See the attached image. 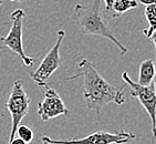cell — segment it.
<instances>
[{"label": "cell", "instance_id": "20", "mask_svg": "<svg viewBox=\"0 0 156 144\" xmlns=\"http://www.w3.org/2000/svg\"><path fill=\"white\" fill-rule=\"evenodd\" d=\"M1 49H3V45H0V50H1Z\"/></svg>", "mask_w": 156, "mask_h": 144}, {"label": "cell", "instance_id": "9", "mask_svg": "<svg viewBox=\"0 0 156 144\" xmlns=\"http://www.w3.org/2000/svg\"><path fill=\"white\" fill-rule=\"evenodd\" d=\"M155 75V63L153 59L144 60L140 66L138 72V83L141 85H150L153 83Z\"/></svg>", "mask_w": 156, "mask_h": 144}, {"label": "cell", "instance_id": "6", "mask_svg": "<svg viewBox=\"0 0 156 144\" xmlns=\"http://www.w3.org/2000/svg\"><path fill=\"white\" fill-rule=\"evenodd\" d=\"M26 19V13L22 9H17L12 12L10 16L11 20V28L6 37L0 38V41L2 42L3 47L9 48L12 52L18 54L21 58L26 67H31L34 63L31 57H28L24 53L23 42H22V30H23V21Z\"/></svg>", "mask_w": 156, "mask_h": 144}, {"label": "cell", "instance_id": "8", "mask_svg": "<svg viewBox=\"0 0 156 144\" xmlns=\"http://www.w3.org/2000/svg\"><path fill=\"white\" fill-rule=\"evenodd\" d=\"M43 88H44L43 100L38 104V109H37L38 115L44 122L61 115L68 117L70 114L69 109L66 106L59 93L53 88L49 87L48 84H45Z\"/></svg>", "mask_w": 156, "mask_h": 144}, {"label": "cell", "instance_id": "5", "mask_svg": "<svg viewBox=\"0 0 156 144\" xmlns=\"http://www.w3.org/2000/svg\"><path fill=\"white\" fill-rule=\"evenodd\" d=\"M66 37V31L59 30L57 34V41L53 45L50 51L45 54L43 60L41 61L38 69L34 71H31L29 73L30 78L33 80V82L39 85V87H44L47 84V81L51 78V75L57 71L61 67V56H60V48L62 40Z\"/></svg>", "mask_w": 156, "mask_h": 144}, {"label": "cell", "instance_id": "16", "mask_svg": "<svg viewBox=\"0 0 156 144\" xmlns=\"http://www.w3.org/2000/svg\"><path fill=\"white\" fill-rule=\"evenodd\" d=\"M154 63H155V75H154L153 83H154V87H155V92H156V54H155V59H154Z\"/></svg>", "mask_w": 156, "mask_h": 144}, {"label": "cell", "instance_id": "17", "mask_svg": "<svg viewBox=\"0 0 156 144\" xmlns=\"http://www.w3.org/2000/svg\"><path fill=\"white\" fill-rule=\"evenodd\" d=\"M156 141V128H155V133L153 134V141H152V144H155Z\"/></svg>", "mask_w": 156, "mask_h": 144}, {"label": "cell", "instance_id": "15", "mask_svg": "<svg viewBox=\"0 0 156 144\" xmlns=\"http://www.w3.org/2000/svg\"><path fill=\"white\" fill-rule=\"evenodd\" d=\"M151 41L153 42V45H154V47H155V54H156V29H155V31L153 32V34L151 36Z\"/></svg>", "mask_w": 156, "mask_h": 144}, {"label": "cell", "instance_id": "7", "mask_svg": "<svg viewBox=\"0 0 156 144\" xmlns=\"http://www.w3.org/2000/svg\"><path fill=\"white\" fill-rule=\"evenodd\" d=\"M122 79L126 85L131 88L132 98L137 99L145 111L148 113L152 121V133L154 134L156 128V92L154 83H151L150 85H141L138 82L136 83L133 81L127 72L122 73Z\"/></svg>", "mask_w": 156, "mask_h": 144}, {"label": "cell", "instance_id": "19", "mask_svg": "<svg viewBox=\"0 0 156 144\" xmlns=\"http://www.w3.org/2000/svg\"><path fill=\"white\" fill-rule=\"evenodd\" d=\"M3 3V0H0V5H2Z\"/></svg>", "mask_w": 156, "mask_h": 144}, {"label": "cell", "instance_id": "11", "mask_svg": "<svg viewBox=\"0 0 156 144\" xmlns=\"http://www.w3.org/2000/svg\"><path fill=\"white\" fill-rule=\"evenodd\" d=\"M145 18L148 22V28L143 30L144 36L151 38L156 29V5H148L145 8Z\"/></svg>", "mask_w": 156, "mask_h": 144}, {"label": "cell", "instance_id": "10", "mask_svg": "<svg viewBox=\"0 0 156 144\" xmlns=\"http://www.w3.org/2000/svg\"><path fill=\"white\" fill-rule=\"evenodd\" d=\"M137 7L138 1L136 0H114V2L112 5L111 18H119L126 11Z\"/></svg>", "mask_w": 156, "mask_h": 144}, {"label": "cell", "instance_id": "4", "mask_svg": "<svg viewBox=\"0 0 156 144\" xmlns=\"http://www.w3.org/2000/svg\"><path fill=\"white\" fill-rule=\"evenodd\" d=\"M135 139L136 135L134 133L120 130L116 133L96 131L84 138L73 140H54L49 136H42L41 142L43 144H127Z\"/></svg>", "mask_w": 156, "mask_h": 144}, {"label": "cell", "instance_id": "1", "mask_svg": "<svg viewBox=\"0 0 156 144\" xmlns=\"http://www.w3.org/2000/svg\"><path fill=\"white\" fill-rule=\"evenodd\" d=\"M79 73L66 80H72L81 77L83 79V99L89 110L96 112L98 120L101 117V110L105 105L115 103L122 105L125 102L124 87L116 88L108 83L100 74L94 64L87 59L79 62Z\"/></svg>", "mask_w": 156, "mask_h": 144}, {"label": "cell", "instance_id": "14", "mask_svg": "<svg viewBox=\"0 0 156 144\" xmlns=\"http://www.w3.org/2000/svg\"><path fill=\"white\" fill-rule=\"evenodd\" d=\"M138 2L141 3V5L148 6V5H156V0H140Z\"/></svg>", "mask_w": 156, "mask_h": 144}, {"label": "cell", "instance_id": "13", "mask_svg": "<svg viewBox=\"0 0 156 144\" xmlns=\"http://www.w3.org/2000/svg\"><path fill=\"white\" fill-rule=\"evenodd\" d=\"M114 2V0H104V11L108 16L111 17L112 13V5Z\"/></svg>", "mask_w": 156, "mask_h": 144}, {"label": "cell", "instance_id": "18", "mask_svg": "<svg viewBox=\"0 0 156 144\" xmlns=\"http://www.w3.org/2000/svg\"><path fill=\"white\" fill-rule=\"evenodd\" d=\"M10 1H23V0H10Z\"/></svg>", "mask_w": 156, "mask_h": 144}, {"label": "cell", "instance_id": "12", "mask_svg": "<svg viewBox=\"0 0 156 144\" xmlns=\"http://www.w3.org/2000/svg\"><path fill=\"white\" fill-rule=\"evenodd\" d=\"M17 133H18L19 138H21L22 140H24L28 144L30 143V142L33 140L32 130L27 125H19L18 130H17Z\"/></svg>", "mask_w": 156, "mask_h": 144}, {"label": "cell", "instance_id": "2", "mask_svg": "<svg viewBox=\"0 0 156 144\" xmlns=\"http://www.w3.org/2000/svg\"><path fill=\"white\" fill-rule=\"evenodd\" d=\"M102 0H93L91 5L84 6L81 3L75 5V23L82 36H98L110 40L117 47L121 54L127 53V48L122 45L111 28L108 27V21L102 11Z\"/></svg>", "mask_w": 156, "mask_h": 144}, {"label": "cell", "instance_id": "3", "mask_svg": "<svg viewBox=\"0 0 156 144\" xmlns=\"http://www.w3.org/2000/svg\"><path fill=\"white\" fill-rule=\"evenodd\" d=\"M30 104L31 100L27 95V92L24 91L23 82L21 80L15 81L6 103V106L11 117V130L8 138V144L11 143L12 140L16 138V133L18 126L20 125L21 120L29 113Z\"/></svg>", "mask_w": 156, "mask_h": 144}]
</instances>
